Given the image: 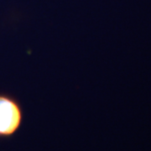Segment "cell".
Returning <instances> with one entry per match:
<instances>
[{
  "mask_svg": "<svg viewBox=\"0 0 151 151\" xmlns=\"http://www.w3.org/2000/svg\"><path fill=\"white\" fill-rule=\"evenodd\" d=\"M23 120L20 102L10 94L0 92V139L13 137L21 128Z\"/></svg>",
  "mask_w": 151,
  "mask_h": 151,
  "instance_id": "obj_1",
  "label": "cell"
}]
</instances>
